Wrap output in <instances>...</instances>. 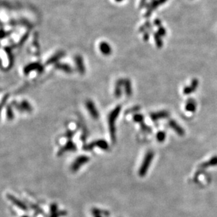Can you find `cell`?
<instances>
[{
    "label": "cell",
    "instance_id": "obj_14",
    "mask_svg": "<svg viewBox=\"0 0 217 217\" xmlns=\"http://www.w3.org/2000/svg\"><path fill=\"white\" fill-rule=\"evenodd\" d=\"M166 116V114L164 113H155L151 115V119L153 120H159L161 118H164Z\"/></svg>",
    "mask_w": 217,
    "mask_h": 217
},
{
    "label": "cell",
    "instance_id": "obj_7",
    "mask_svg": "<svg viewBox=\"0 0 217 217\" xmlns=\"http://www.w3.org/2000/svg\"><path fill=\"white\" fill-rule=\"evenodd\" d=\"M217 166V155L211 157L209 160L204 162V163H202L200 165V167L203 169H207L209 167H211V166Z\"/></svg>",
    "mask_w": 217,
    "mask_h": 217
},
{
    "label": "cell",
    "instance_id": "obj_4",
    "mask_svg": "<svg viewBox=\"0 0 217 217\" xmlns=\"http://www.w3.org/2000/svg\"><path fill=\"white\" fill-rule=\"evenodd\" d=\"M95 148H98L103 150V151H108V150H109V145L108 142L104 139H99L92 141L89 144L84 145L83 146V149L84 151H89Z\"/></svg>",
    "mask_w": 217,
    "mask_h": 217
},
{
    "label": "cell",
    "instance_id": "obj_13",
    "mask_svg": "<svg viewBox=\"0 0 217 217\" xmlns=\"http://www.w3.org/2000/svg\"><path fill=\"white\" fill-rule=\"evenodd\" d=\"M166 139V133L164 132H159L156 135V139L158 142L163 143Z\"/></svg>",
    "mask_w": 217,
    "mask_h": 217
},
{
    "label": "cell",
    "instance_id": "obj_9",
    "mask_svg": "<svg viewBox=\"0 0 217 217\" xmlns=\"http://www.w3.org/2000/svg\"><path fill=\"white\" fill-rule=\"evenodd\" d=\"M92 214L93 216L94 215H97V214H99V215H104V216H109L110 213L109 211L103 210V209H100L98 208H93L92 209Z\"/></svg>",
    "mask_w": 217,
    "mask_h": 217
},
{
    "label": "cell",
    "instance_id": "obj_17",
    "mask_svg": "<svg viewBox=\"0 0 217 217\" xmlns=\"http://www.w3.org/2000/svg\"><path fill=\"white\" fill-rule=\"evenodd\" d=\"M94 217H103L102 215H99V214H97V215H94Z\"/></svg>",
    "mask_w": 217,
    "mask_h": 217
},
{
    "label": "cell",
    "instance_id": "obj_3",
    "mask_svg": "<svg viewBox=\"0 0 217 217\" xmlns=\"http://www.w3.org/2000/svg\"><path fill=\"white\" fill-rule=\"evenodd\" d=\"M90 160V157L86 155H81L78 156L70 165V171L72 172H77L82 166L87 164Z\"/></svg>",
    "mask_w": 217,
    "mask_h": 217
},
{
    "label": "cell",
    "instance_id": "obj_18",
    "mask_svg": "<svg viewBox=\"0 0 217 217\" xmlns=\"http://www.w3.org/2000/svg\"><path fill=\"white\" fill-rule=\"evenodd\" d=\"M21 217H30V216H27V215H23V216H22Z\"/></svg>",
    "mask_w": 217,
    "mask_h": 217
},
{
    "label": "cell",
    "instance_id": "obj_10",
    "mask_svg": "<svg viewBox=\"0 0 217 217\" xmlns=\"http://www.w3.org/2000/svg\"><path fill=\"white\" fill-rule=\"evenodd\" d=\"M88 109H89V111L91 115L93 117V118L94 119H98L99 118V113H98V112L95 108L93 106L92 104H89L88 105Z\"/></svg>",
    "mask_w": 217,
    "mask_h": 217
},
{
    "label": "cell",
    "instance_id": "obj_12",
    "mask_svg": "<svg viewBox=\"0 0 217 217\" xmlns=\"http://www.w3.org/2000/svg\"><path fill=\"white\" fill-rule=\"evenodd\" d=\"M68 214V212L65 210H58L54 213H51L49 217H63L66 216Z\"/></svg>",
    "mask_w": 217,
    "mask_h": 217
},
{
    "label": "cell",
    "instance_id": "obj_15",
    "mask_svg": "<svg viewBox=\"0 0 217 217\" xmlns=\"http://www.w3.org/2000/svg\"><path fill=\"white\" fill-rule=\"evenodd\" d=\"M57 211H58V204L56 203H52L50 205V214L54 213V212H56Z\"/></svg>",
    "mask_w": 217,
    "mask_h": 217
},
{
    "label": "cell",
    "instance_id": "obj_5",
    "mask_svg": "<svg viewBox=\"0 0 217 217\" xmlns=\"http://www.w3.org/2000/svg\"><path fill=\"white\" fill-rule=\"evenodd\" d=\"M6 198L10 201L11 203H12L14 206L18 207V209H21V210L27 211L28 210V207L24 202H23L22 200L18 199V197L14 196L13 195L11 194H7Z\"/></svg>",
    "mask_w": 217,
    "mask_h": 217
},
{
    "label": "cell",
    "instance_id": "obj_6",
    "mask_svg": "<svg viewBox=\"0 0 217 217\" xmlns=\"http://www.w3.org/2000/svg\"><path fill=\"white\" fill-rule=\"evenodd\" d=\"M76 151H77V145L72 140H69L65 145L59 148L57 155L61 156L67 152H75Z\"/></svg>",
    "mask_w": 217,
    "mask_h": 217
},
{
    "label": "cell",
    "instance_id": "obj_16",
    "mask_svg": "<svg viewBox=\"0 0 217 217\" xmlns=\"http://www.w3.org/2000/svg\"><path fill=\"white\" fill-rule=\"evenodd\" d=\"M134 120L137 122H142V120H144V117H143L141 115H139L134 117Z\"/></svg>",
    "mask_w": 217,
    "mask_h": 217
},
{
    "label": "cell",
    "instance_id": "obj_2",
    "mask_svg": "<svg viewBox=\"0 0 217 217\" xmlns=\"http://www.w3.org/2000/svg\"><path fill=\"white\" fill-rule=\"evenodd\" d=\"M120 113V110L116 109L114 110L113 113H111L110 115L109 116L108 118V122H109V131L110 134V138L112 140V142L115 143L116 140V132H115V120L117 119V117L119 115Z\"/></svg>",
    "mask_w": 217,
    "mask_h": 217
},
{
    "label": "cell",
    "instance_id": "obj_1",
    "mask_svg": "<svg viewBox=\"0 0 217 217\" xmlns=\"http://www.w3.org/2000/svg\"><path fill=\"white\" fill-rule=\"evenodd\" d=\"M155 157V152L152 151H148L145 153L144 158L143 159L141 165L140 166L138 171V174L140 177H144L147 174L148 171L149 170L152 162L153 160Z\"/></svg>",
    "mask_w": 217,
    "mask_h": 217
},
{
    "label": "cell",
    "instance_id": "obj_8",
    "mask_svg": "<svg viewBox=\"0 0 217 217\" xmlns=\"http://www.w3.org/2000/svg\"><path fill=\"white\" fill-rule=\"evenodd\" d=\"M169 126H170V127L172 128L176 133H177L178 135L181 136V137L184 135V133H185L184 130H183V129L181 128L180 126L176 122L173 121V120L170 121L169 122Z\"/></svg>",
    "mask_w": 217,
    "mask_h": 217
},
{
    "label": "cell",
    "instance_id": "obj_11",
    "mask_svg": "<svg viewBox=\"0 0 217 217\" xmlns=\"http://www.w3.org/2000/svg\"><path fill=\"white\" fill-rule=\"evenodd\" d=\"M30 208L32 209V210H34L35 212H36V214H41V215H44V211L42 210V209L37 206V205L35 204H32V203H29Z\"/></svg>",
    "mask_w": 217,
    "mask_h": 217
}]
</instances>
